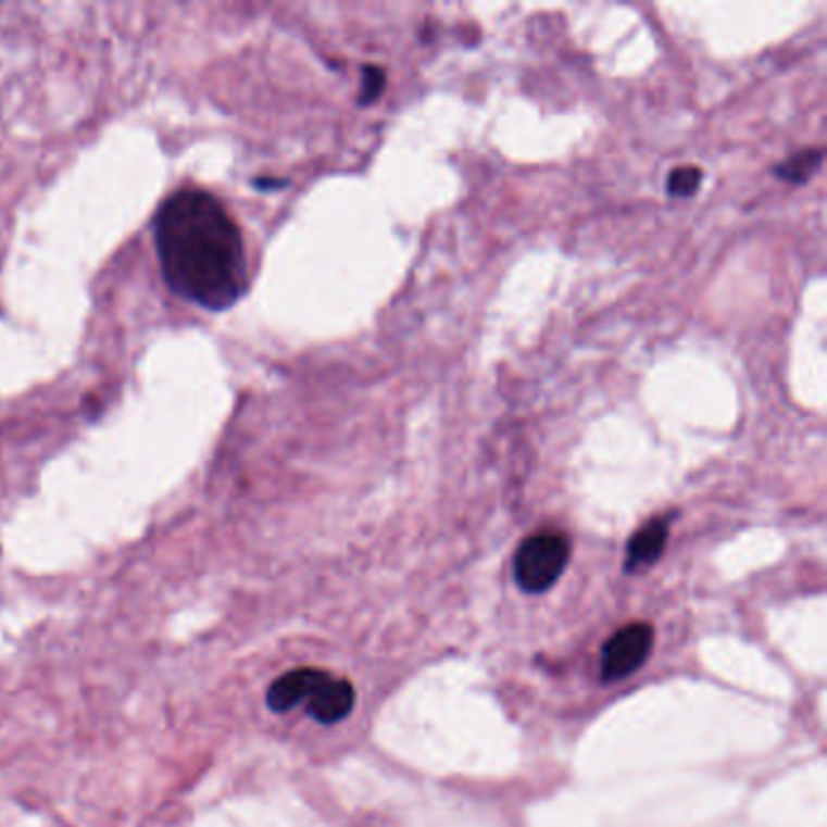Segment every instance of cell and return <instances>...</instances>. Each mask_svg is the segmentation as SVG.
Listing matches in <instances>:
<instances>
[{"mask_svg": "<svg viewBox=\"0 0 827 827\" xmlns=\"http://www.w3.org/2000/svg\"><path fill=\"white\" fill-rule=\"evenodd\" d=\"M155 250L165 285L206 311H226L246 297L248 258L231 212L199 187L177 190L155 214Z\"/></svg>", "mask_w": 827, "mask_h": 827, "instance_id": "1", "label": "cell"}, {"mask_svg": "<svg viewBox=\"0 0 827 827\" xmlns=\"http://www.w3.org/2000/svg\"><path fill=\"white\" fill-rule=\"evenodd\" d=\"M571 561V539L563 531L531 534L515 553V580L525 592H547Z\"/></svg>", "mask_w": 827, "mask_h": 827, "instance_id": "2", "label": "cell"}, {"mask_svg": "<svg viewBox=\"0 0 827 827\" xmlns=\"http://www.w3.org/2000/svg\"><path fill=\"white\" fill-rule=\"evenodd\" d=\"M653 648V626L636 622L616 631L602 651V677L606 682L624 679L641 667Z\"/></svg>", "mask_w": 827, "mask_h": 827, "instance_id": "3", "label": "cell"}, {"mask_svg": "<svg viewBox=\"0 0 827 827\" xmlns=\"http://www.w3.org/2000/svg\"><path fill=\"white\" fill-rule=\"evenodd\" d=\"M326 677V669L316 667L291 669V673L277 677L267 689V706L275 711V714H287V711L303 704V701H309V697L316 692L318 685Z\"/></svg>", "mask_w": 827, "mask_h": 827, "instance_id": "4", "label": "cell"}, {"mask_svg": "<svg viewBox=\"0 0 827 827\" xmlns=\"http://www.w3.org/2000/svg\"><path fill=\"white\" fill-rule=\"evenodd\" d=\"M306 706H309L311 718L318 721V724L323 726L340 724L342 718L350 716V711L354 706V689L348 679H338L328 675L318 685L316 692L309 697Z\"/></svg>", "mask_w": 827, "mask_h": 827, "instance_id": "5", "label": "cell"}, {"mask_svg": "<svg viewBox=\"0 0 827 827\" xmlns=\"http://www.w3.org/2000/svg\"><path fill=\"white\" fill-rule=\"evenodd\" d=\"M667 534H669V517H657V519L646 522V525L629 539L624 571L638 573L648 568V565H653L665 551Z\"/></svg>", "mask_w": 827, "mask_h": 827, "instance_id": "6", "label": "cell"}, {"mask_svg": "<svg viewBox=\"0 0 827 827\" xmlns=\"http://www.w3.org/2000/svg\"><path fill=\"white\" fill-rule=\"evenodd\" d=\"M823 165V149H805L795 155H789L787 161L777 165V177L787 183H805L811 180L813 173H818Z\"/></svg>", "mask_w": 827, "mask_h": 827, "instance_id": "7", "label": "cell"}, {"mask_svg": "<svg viewBox=\"0 0 827 827\" xmlns=\"http://www.w3.org/2000/svg\"><path fill=\"white\" fill-rule=\"evenodd\" d=\"M701 177H704V173H701L699 167H694V165L675 167V171L669 173V177H667V195L669 197H692L699 190Z\"/></svg>", "mask_w": 827, "mask_h": 827, "instance_id": "8", "label": "cell"}, {"mask_svg": "<svg viewBox=\"0 0 827 827\" xmlns=\"http://www.w3.org/2000/svg\"><path fill=\"white\" fill-rule=\"evenodd\" d=\"M386 88V73L379 66H366L360 90V104H372L376 98H381Z\"/></svg>", "mask_w": 827, "mask_h": 827, "instance_id": "9", "label": "cell"}, {"mask_svg": "<svg viewBox=\"0 0 827 827\" xmlns=\"http://www.w3.org/2000/svg\"><path fill=\"white\" fill-rule=\"evenodd\" d=\"M287 180H258L255 187H263V190H272V187H285Z\"/></svg>", "mask_w": 827, "mask_h": 827, "instance_id": "10", "label": "cell"}]
</instances>
